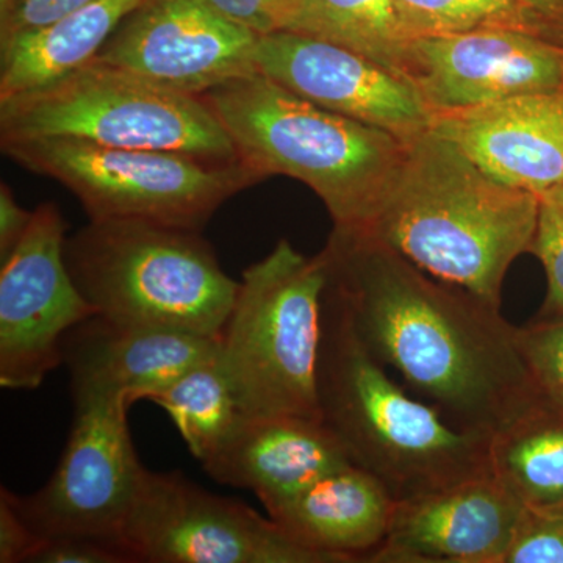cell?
Listing matches in <instances>:
<instances>
[{"instance_id":"cell-8","label":"cell","mask_w":563,"mask_h":563,"mask_svg":"<svg viewBox=\"0 0 563 563\" xmlns=\"http://www.w3.org/2000/svg\"><path fill=\"white\" fill-rule=\"evenodd\" d=\"M21 168L58 181L91 221L135 220L201 232L229 201L258 181L243 161L106 147L69 139L0 141Z\"/></svg>"},{"instance_id":"cell-15","label":"cell","mask_w":563,"mask_h":563,"mask_svg":"<svg viewBox=\"0 0 563 563\" xmlns=\"http://www.w3.org/2000/svg\"><path fill=\"white\" fill-rule=\"evenodd\" d=\"M525 504L492 473L396 504L365 562L504 563Z\"/></svg>"},{"instance_id":"cell-20","label":"cell","mask_w":563,"mask_h":563,"mask_svg":"<svg viewBox=\"0 0 563 563\" xmlns=\"http://www.w3.org/2000/svg\"><path fill=\"white\" fill-rule=\"evenodd\" d=\"M141 0H95L40 31L0 41V98L33 90L98 57Z\"/></svg>"},{"instance_id":"cell-22","label":"cell","mask_w":563,"mask_h":563,"mask_svg":"<svg viewBox=\"0 0 563 563\" xmlns=\"http://www.w3.org/2000/svg\"><path fill=\"white\" fill-rule=\"evenodd\" d=\"M288 31L339 44L395 74L412 40L396 0H301Z\"/></svg>"},{"instance_id":"cell-6","label":"cell","mask_w":563,"mask_h":563,"mask_svg":"<svg viewBox=\"0 0 563 563\" xmlns=\"http://www.w3.org/2000/svg\"><path fill=\"white\" fill-rule=\"evenodd\" d=\"M35 139L240 161L203 96L169 90L98 57L49 84L0 98V141Z\"/></svg>"},{"instance_id":"cell-13","label":"cell","mask_w":563,"mask_h":563,"mask_svg":"<svg viewBox=\"0 0 563 563\" xmlns=\"http://www.w3.org/2000/svg\"><path fill=\"white\" fill-rule=\"evenodd\" d=\"M398 76L431 113L563 91V44L515 32L417 36L407 43Z\"/></svg>"},{"instance_id":"cell-23","label":"cell","mask_w":563,"mask_h":563,"mask_svg":"<svg viewBox=\"0 0 563 563\" xmlns=\"http://www.w3.org/2000/svg\"><path fill=\"white\" fill-rule=\"evenodd\" d=\"M150 401L168 413L192 457L201 463L217 453L246 415L218 355L192 366Z\"/></svg>"},{"instance_id":"cell-9","label":"cell","mask_w":563,"mask_h":563,"mask_svg":"<svg viewBox=\"0 0 563 563\" xmlns=\"http://www.w3.org/2000/svg\"><path fill=\"white\" fill-rule=\"evenodd\" d=\"M120 543L133 563H329L272 518L179 472L146 470Z\"/></svg>"},{"instance_id":"cell-27","label":"cell","mask_w":563,"mask_h":563,"mask_svg":"<svg viewBox=\"0 0 563 563\" xmlns=\"http://www.w3.org/2000/svg\"><path fill=\"white\" fill-rule=\"evenodd\" d=\"M521 347L537 387L563 409V318L520 328Z\"/></svg>"},{"instance_id":"cell-10","label":"cell","mask_w":563,"mask_h":563,"mask_svg":"<svg viewBox=\"0 0 563 563\" xmlns=\"http://www.w3.org/2000/svg\"><path fill=\"white\" fill-rule=\"evenodd\" d=\"M131 406L122 398L74 404L68 442L47 484L27 496L3 488L33 532L122 548L121 531L146 473L129 431Z\"/></svg>"},{"instance_id":"cell-28","label":"cell","mask_w":563,"mask_h":563,"mask_svg":"<svg viewBox=\"0 0 563 563\" xmlns=\"http://www.w3.org/2000/svg\"><path fill=\"white\" fill-rule=\"evenodd\" d=\"M225 20L257 36L288 31L301 0H203Z\"/></svg>"},{"instance_id":"cell-32","label":"cell","mask_w":563,"mask_h":563,"mask_svg":"<svg viewBox=\"0 0 563 563\" xmlns=\"http://www.w3.org/2000/svg\"><path fill=\"white\" fill-rule=\"evenodd\" d=\"M33 210H25L18 203L13 191L5 181L0 184V262L5 261L16 250L22 236L27 232Z\"/></svg>"},{"instance_id":"cell-14","label":"cell","mask_w":563,"mask_h":563,"mask_svg":"<svg viewBox=\"0 0 563 563\" xmlns=\"http://www.w3.org/2000/svg\"><path fill=\"white\" fill-rule=\"evenodd\" d=\"M257 70L317 103L410 141L431 129V111L409 81L357 52L282 31L261 36Z\"/></svg>"},{"instance_id":"cell-18","label":"cell","mask_w":563,"mask_h":563,"mask_svg":"<svg viewBox=\"0 0 563 563\" xmlns=\"http://www.w3.org/2000/svg\"><path fill=\"white\" fill-rule=\"evenodd\" d=\"M350 465L342 444L318 418L244 415L202 468L217 483L254 492L268 510Z\"/></svg>"},{"instance_id":"cell-31","label":"cell","mask_w":563,"mask_h":563,"mask_svg":"<svg viewBox=\"0 0 563 563\" xmlns=\"http://www.w3.org/2000/svg\"><path fill=\"white\" fill-rule=\"evenodd\" d=\"M43 542L18 512L5 490L0 493V563H29Z\"/></svg>"},{"instance_id":"cell-19","label":"cell","mask_w":563,"mask_h":563,"mask_svg":"<svg viewBox=\"0 0 563 563\" xmlns=\"http://www.w3.org/2000/svg\"><path fill=\"white\" fill-rule=\"evenodd\" d=\"M396 504L376 477L350 465L266 512L296 543L329 563H351L365 562L385 542Z\"/></svg>"},{"instance_id":"cell-11","label":"cell","mask_w":563,"mask_h":563,"mask_svg":"<svg viewBox=\"0 0 563 563\" xmlns=\"http://www.w3.org/2000/svg\"><path fill=\"white\" fill-rule=\"evenodd\" d=\"M66 225L57 203L33 210L27 232L0 262V387L35 390L63 365V340L96 317L65 261Z\"/></svg>"},{"instance_id":"cell-29","label":"cell","mask_w":563,"mask_h":563,"mask_svg":"<svg viewBox=\"0 0 563 563\" xmlns=\"http://www.w3.org/2000/svg\"><path fill=\"white\" fill-rule=\"evenodd\" d=\"M95 0H0V41L40 31Z\"/></svg>"},{"instance_id":"cell-7","label":"cell","mask_w":563,"mask_h":563,"mask_svg":"<svg viewBox=\"0 0 563 563\" xmlns=\"http://www.w3.org/2000/svg\"><path fill=\"white\" fill-rule=\"evenodd\" d=\"M325 263L282 239L243 272L220 335V363L246 415L318 418Z\"/></svg>"},{"instance_id":"cell-12","label":"cell","mask_w":563,"mask_h":563,"mask_svg":"<svg viewBox=\"0 0 563 563\" xmlns=\"http://www.w3.org/2000/svg\"><path fill=\"white\" fill-rule=\"evenodd\" d=\"M258 40L203 0H141L98 58L169 90L203 96L258 73Z\"/></svg>"},{"instance_id":"cell-1","label":"cell","mask_w":563,"mask_h":563,"mask_svg":"<svg viewBox=\"0 0 563 563\" xmlns=\"http://www.w3.org/2000/svg\"><path fill=\"white\" fill-rule=\"evenodd\" d=\"M325 288L404 387L462 431L492 439L543 398L520 328L499 307L435 279L365 229L333 228Z\"/></svg>"},{"instance_id":"cell-24","label":"cell","mask_w":563,"mask_h":563,"mask_svg":"<svg viewBox=\"0 0 563 563\" xmlns=\"http://www.w3.org/2000/svg\"><path fill=\"white\" fill-rule=\"evenodd\" d=\"M396 5L410 38L515 32L563 44V25L520 0H396Z\"/></svg>"},{"instance_id":"cell-3","label":"cell","mask_w":563,"mask_h":563,"mask_svg":"<svg viewBox=\"0 0 563 563\" xmlns=\"http://www.w3.org/2000/svg\"><path fill=\"white\" fill-rule=\"evenodd\" d=\"M317 393L321 420L352 465L376 477L396 503L492 473L490 439L462 431L396 383L328 288Z\"/></svg>"},{"instance_id":"cell-33","label":"cell","mask_w":563,"mask_h":563,"mask_svg":"<svg viewBox=\"0 0 563 563\" xmlns=\"http://www.w3.org/2000/svg\"><path fill=\"white\" fill-rule=\"evenodd\" d=\"M520 2L563 25V0H520Z\"/></svg>"},{"instance_id":"cell-25","label":"cell","mask_w":563,"mask_h":563,"mask_svg":"<svg viewBox=\"0 0 563 563\" xmlns=\"http://www.w3.org/2000/svg\"><path fill=\"white\" fill-rule=\"evenodd\" d=\"M540 210L531 254L547 274V299L537 320L563 318V185L539 195Z\"/></svg>"},{"instance_id":"cell-17","label":"cell","mask_w":563,"mask_h":563,"mask_svg":"<svg viewBox=\"0 0 563 563\" xmlns=\"http://www.w3.org/2000/svg\"><path fill=\"white\" fill-rule=\"evenodd\" d=\"M431 131L510 187L542 195L563 185V91L433 111Z\"/></svg>"},{"instance_id":"cell-21","label":"cell","mask_w":563,"mask_h":563,"mask_svg":"<svg viewBox=\"0 0 563 563\" xmlns=\"http://www.w3.org/2000/svg\"><path fill=\"white\" fill-rule=\"evenodd\" d=\"M490 463L525 506L563 501V409L543 396L492 437Z\"/></svg>"},{"instance_id":"cell-30","label":"cell","mask_w":563,"mask_h":563,"mask_svg":"<svg viewBox=\"0 0 563 563\" xmlns=\"http://www.w3.org/2000/svg\"><path fill=\"white\" fill-rule=\"evenodd\" d=\"M29 563H133L118 544L84 537L43 539Z\"/></svg>"},{"instance_id":"cell-2","label":"cell","mask_w":563,"mask_h":563,"mask_svg":"<svg viewBox=\"0 0 563 563\" xmlns=\"http://www.w3.org/2000/svg\"><path fill=\"white\" fill-rule=\"evenodd\" d=\"M540 198L492 177L431 129L407 141L365 229L435 279L501 307L504 279L531 254Z\"/></svg>"},{"instance_id":"cell-26","label":"cell","mask_w":563,"mask_h":563,"mask_svg":"<svg viewBox=\"0 0 563 563\" xmlns=\"http://www.w3.org/2000/svg\"><path fill=\"white\" fill-rule=\"evenodd\" d=\"M504 563H563V501L525 506Z\"/></svg>"},{"instance_id":"cell-4","label":"cell","mask_w":563,"mask_h":563,"mask_svg":"<svg viewBox=\"0 0 563 563\" xmlns=\"http://www.w3.org/2000/svg\"><path fill=\"white\" fill-rule=\"evenodd\" d=\"M240 161L262 174L302 181L324 203L333 228H366L376 217L407 141L307 101L263 76L203 95Z\"/></svg>"},{"instance_id":"cell-5","label":"cell","mask_w":563,"mask_h":563,"mask_svg":"<svg viewBox=\"0 0 563 563\" xmlns=\"http://www.w3.org/2000/svg\"><path fill=\"white\" fill-rule=\"evenodd\" d=\"M65 261L98 317L220 336L240 282L201 232L135 220L91 221L66 236Z\"/></svg>"},{"instance_id":"cell-16","label":"cell","mask_w":563,"mask_h":563,"mask_svg":"<svg viewBox=\"0 0 563 563\" xmlns=\"http://www.w3.org/2000/svg\"><path fill=\"white\" fill-rule=\"evenodd\" d=\"M220 354V336L120 324L91 317L63 340L73 401L122 398L131 404Z\"/></svg>"}]
</instances>
